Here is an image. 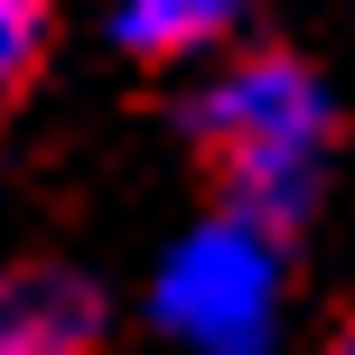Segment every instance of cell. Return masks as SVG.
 Masks as SVG:
<instances>
[{
  "label": "cell",
  "mask_w": 355,
  "mask_h": 355,
  "mask_svg": "<svg viewBox=\"0 0 355 355\" xmlns=\"http://www.w3.org/2000/svg\"><path fill=\"white\" fill-rule=\"evenodd\" d=\"M37 56H47V10L37 0H0V103L37 75Z\"/></svg>",
  "instance_id": "5b68a950"
},
{
  "label": "cell",
  "mask_w": 355,
  "mask_h": 355,
  "mask_svg": "<svg viewBox=\"0 0 355 355\" xmlns=\"http://www.w3.org/2000/svg\"><path fill=\"white\" fill-rule=\"evenodd\" d=\"M252 0H112V37L131 56H206L243 28Z\"/></svg>",
  "instance_id": "3957f363"
},
{
  "label": "cell",
  "mask_w": 355,
  "mask_h": 355,
  "mask_svg": "<svg viewBox=\"0 0 355 355\" xmlns=\"http://www.w3.org/2000/svg\"><path fill=\"white\" fill-rule=\"evenodd\" d=\"M196 150L225 178V206L262 215L271 234L300 225L327 187V150H337V112L327 85L300 56H234L206 94H196Z\"/></svg>",
  "instance_id": "6da1fadb"
},
{
  "label": "cell",
  "mask_w": 355,
  "mask_h": 355,
  "mask_svg": "<svg viewBox=\"0 0 355 355\" xmlns=\"http://www.w3.org/2000/svg\"><path fill=\"white\" fill-rule=\"evenodd\" d=\"M150 318H159L178 346L252 355L271 337V318H281V243H271V225L243 215V206L187 225L168 243L159 281H150Z\"/></svg>",
  "instance_id": "7a4b0ae2"
},
{
  "label": "cell",
  "mask_w": 355,
  "mask_h": 355,
  "mask_svg": "<svg viewBox=\"0 0 355 355\" xmlns=\"http://www.w3.org/2000/svg\"><path fill=\"white\" fill-rule=\"evenodd\" d=\"M94 327H103L94 290L56 281V271L0 290V355H19V346H94Z\"/></svg>",
  "instance_id": "277c9868"
}]
</instances>
